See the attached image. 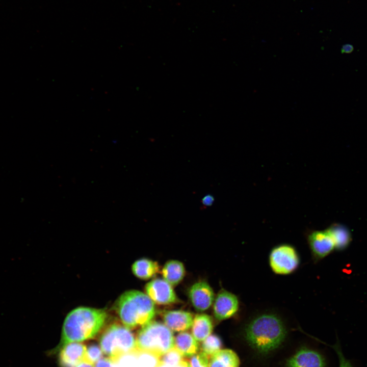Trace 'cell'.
<instances>
[{
    "label": "cell",
    "mask_w": 367,
    "mask_h": 367,
    "mask_svg": "<svg viewBox=\"0 0 367 367\" xmlns=\"http://www.w3.org/2000/svg\"><path fill=\"white\" fill-rule=\"evenodd\" d=\"M252 314L244 326V338L257 353L268 354L278 348L286 337L284 320L273 309L258 310Z\"/></svg>",
    "instance_id": "6da1fadb"
},
{
    "label": "cell",
    "mask_w": 367,
    "mask_h": 367,
    "mask_svg": "<svg viewBox=\"0 0 367 367\" xmlns=\"http://www.w3.org/2000/svg\"><path fill=\"white\" fill-rule=\"evenodd\" d=\"M107 319V313L102 309L79 307L73 309L64 321L60 348L70 343L94 337L104 326Z\"/></svg>",
    "instance_id": "7a4b0ae2"
},
{
    "label": "cell",
    "mask_w": 367,
    "mask_h": 367,
    "mask_svg": "<svg viewBox=\"0 0 367 367\" xmlns=\"http://www.w3.org/2000/svg\"><path fill=\"white\" fill-rule=\"evenodd\" d=\"M115 306L123 325L129 329L152 321L156 313L154 302L146 294L138 290L123 293Z\"/></svg>",
    "instance_id": "3957f363"
},
{
    "label": "cell",
    "mask_w": 367,
    "mask_h": 367,
    "mask_svg": "<svg viewBox=\"0 0 367 367\" xmlns=\"http://www.w3.org/2000/svg\"><path fill=\"white\" fill-rule=\"evenodd\" d=\"M136 339L137 353H147L157 359L174 347L171 330L158 321H151L142 326Z\"/></svg>",
    "instance_id": "277c9868"
},
{
    "label": "cell",
    "mask_w": 367,
    "mask_h": 367,
    "mask_svg": "<svg viewBox=\"0 0 367 367\" xmlns=\"http://www.w3.org/2000/svg\"><path fill=\"white\" fill-rule=\"evenodd\" d=\"M99 344L103 353L117 362L126 355L137 354L136 339L133 333L118 324H113L105 329Z\"/></svg>",
    "instance_id": "5b68a950"
},
{
    "label": "cell",
    "mask_w": 367,
    "mask_h": 367,
    "mask_svg": "<svg viewBox=\"0 0 367 367\" xmlns=\"http://www.w3.org/2000/svg\"><path fill=\"white\" fill-rule=\"evenodd\" d=\"M269 264L274 274L287 275L298 269L300 257L297 249L293 245L281 244L274 247L270 251Z\"/></svg>",
    "instance_id": "8992f818"
},
{
    "label": "cell",
    "mask_w": 367,
    "mask_h": 367,
    "mask_svg": "<svg viewBox=\"0 0 367 367\" xmlns=\"http://www.w3.org/2000/svg\"><path fill=\"white\" fill-rule=\"evenodd\" d=\"M307 240L313 261L317 263L335 250L334 244L326 230H313L308 233Z\"/></svg>",
    "instance_id": "52a82bcc"
},
{
    "label": "cell",
    "mask_w": 367,
    "mask_h": 367,
    "mask_svg": "<svg viewBox=\"0 0 367 367\" xmlns=\"http://www.w3.org/2000/svg\"><path fill=\"white\" fill-rule=\"evenodd\" d=\"M146 294L155 303L170 305L178 301L172 286L164 279L155 278L147 283Z\"/></svg>",
    "instance_id": "ba28073f"
},
{
    "label": "cell",
    "mask_w": 367,
    "mask_h": 367,
    "mask_svg": "<svg viewBox=\"0 0 367 367\" xmlns=\"http://www.w3.org/2000/svg\"><path fill=\"white\" fill-rule=\"evenodd\" d=\"M213 313L218 321L229 319L236 314L240 308L238 297L234 294L222 289L214 301Z\"/></svg>",
    "instance_id": "9c48e42d"
},
{
    "label": "cell",
    "mask_w": 367,
    "mask_h": 367,
    "mask_svg": "<svg viewBox=\"0 0 367 367\" xmlns=\"http://www.w3.org/2000/svg\"><path fill=\"white\" fill-rule=\"evenodd\" d=\"M188 297L194 308L200 312L208 309L215 299L213 290L205 281L194 283L188 290Z\"/></svg>",
    "instance_id": "30bf717a"
},
{
    "label": "cell",
    "mask_w": 367,
    "mask_h": 367,
    "mask_svg": "<svg viewBox=\"0 0 367 367\" xmlns=\"http://www.w3.org/2000/svg\"><path fill=\"white\" fill-rule=\"evenodd\" d=\"M58 361L60 367H76L85 360L87 346L80 342L67 344L60 348Z\"/></svg>",
    "instance_id": "8fae6325"
},
{
    "label": "cell",
    "mask_w": 367,
    "mask_h": 367,
    "mask_svg": "<svg viewBox=\"0 0 367 367\" xmlns=\"http://www.w3.org/2000/svg\"><path fill=\"white\" fill-rule=\"evenodd\" d=\"M286 367H325V361L319 352L307 348L297 351L289 358Z\"/></svg>",
    "instance_id": "7c38bea8"
},
{
    "label": "cell",
    "mask_w": 367,
    "mask_h": 367,
    "mask_svg": "<svg viewBox=\"0 0 367 367\" xmlns=\"http://www.w3.org/2000/svg\"><path fill=\"white\" fill-rule=\"evenodd\" d=\"M164 324L171 330L183 332L192 325L193 317L189 311L182 310H167L163 312Z\"/></svg>",
    "instance_id": "4fadbf2b"
},
{
    "label": "cell",
    "mask_w": 367,
    "mask_h": 367,
    "mask_svg": "<svg viewBox=\"0 0 367 367\" xmlns=\"http://www.w3.org/2000/svg\"><path fill=\"white\" fill-rule=\"evenodd\" d=\"M191 327L192 335L195 339L198 342L203 341L213 331L212 319L206 314H198L194 318Z\"/></svg>",
    "instance_id": "5bb4252c"
},
{
    "label": "cell",
    "mask_w": 367,
    "mask_h": 367,
    "mask_svg": "<svg viewBox=\"0 0 367 367\" xmlns=\"http://www.w3.org/2000/svg\"><path fill=\"white\" fill-rule=\"evenodd\" d=\"M160 267L157 261L142 258L135 261L132 266L134 275L142 280L154 277L159 272Z\"/></svg>",
    "instance_id": "9a60e30c"
},
{
    "label": "cell",
    "mask_w": 367,
    "mask_h": 367,
    "mask_svg": "<svg viewBox=\"0 0 367 367\" xmlns=\"http://www.w3.org/2000/svg\"><path fill=\"white\" fill-rule=\"evenodd\" d=\"M240 361L237 353L232 350H220L211 356L209 367H239Z\"/></svg>",
    "instance_id": "2e32d148"
},
{
    "label": "cell",
    "mask_w": 367,
    "mask_h": 367,
    "mask_svg": "<svg viewBox=\"0 0 367 367\" xmlns=\"http://www.w3.org/2000/svg\"><path fill=\"white\" fill-rule=\"evenodd\" d=\"M164 279L172 286L177 285L183 279L185 275V268L183 264L177 260L167 261L162 270Z\"/></svg>",
    "instance_id": "e0dca14e"
},
{
    "label": "cell",
    "mask_w": 367,
    "mask_h": 367,
    "mask_svg": "<svg viewBox=\"0 0 367 367\" xmlns=\"http://www.w3.org/2000/svg\"><path fill=\"white\" fill-rule=\"evenodd\" d=\"M326 230L329 234L334 244L335 250L343 251L346 249L351 242L349 230L343 225L333 224Z\"/></svg>",
    "instance_id": "ac0fdd59"
},
{
    "label": "cell",
    "mask_w": 367,
    "mask_h": 367,
    "mask_svg": "<svg viewBox=\"0 0 367 367\" xmlns=\"http://www.w3.org/2000/svg\"><path fill=\"white\" fill-rule=\"evenodd\" d=\"M174 347L183 356L191 357L197 352L199 345L192 334L188 332H181L174 339Z\"/></svg>",
    "instance_id": "d6986e66"
},
{
    "label": "cell",
    "mask_w": 367,
    "mask_h": 367,
    "mask_svg": "<svg viewBox=\"0 0 367 367\" xmlns=\"http://www.w3.org/2000/svg\"><path fill=\"white\" fill-rule=\"evenodd\" d=\"M222 342L220 337L215 334H211L202 342L201 351L208 356H211L221 349Z\"/></svg>",
    "instance_id": "ffe728a7"
},
{
    "label": "cell",
    "mask_w": 367,
    "mask_h": 367,
    "mask_svg": "<svg viewBox=\"0 0 367 367\" xmlns=\"http://www.w3.org/2000/svg\"><path fill=\"white\" fill-rule=\"evenodd\" d=\"M182 357L179 351L174 347L158 359L157 364L167 367H174L182 360Z\"/></svg>",
    "instance_id": "44dd1931"
},
{
    "label": "cell",
    "mask_w": 367,
    "mask_h": 367,
    "mask_svg": "<svg viewBox=\"0 0 367 367\" xmlns=\"http://www.w3.org/2000/svg\"><path fill=\"white\" fill-rule=\"evenodd\" d=\"M102 351L99 346L96 344H92L87 347L85 360L93 364L102 358Z\"/></svg>",
    "instance_id": "7402d4cb"
},
{
    "label": "cell",
    "mask_w": 367,
    "mask_h": 367,
    "mask_svg": "<svg viewBox=\"0 0 367 367\" xmlns=\"http://www.w3.org/2000/svg\"><path fill=\"white\" fill-rule=\"evenodd\" d=\"M209 362L208 356L202 351L190 357L191 367H209Z\"/></svg>",
    "instance_id": "603a6c76"
},
{
    "label": "cell",
    "mask_w": 367,
    "mask_h": 367,
    "mask_svg": "<svg viewBox=\"0 0 367 367\" xmlns=\"http://www.w3.org/2000/svg\"><path fill=\"white\" fill-rule=\"evenodd\" d=\"M335 351L339 360V367H353L351 362L344 355L339 344L337 342L332 347Z\"/></svg>",
    "instance_id": "cb8c5ba5"
},
{
    "label": "cell",
    "mask_w": 367,
    "mask_h": 367,
    "mask_svg": "<svg viewBox=\"0 0 367 367\" xmlns=\"http://www.w3.org/2000/svg\"><path fill=\"white\" fill-rule=\"evenodd\" d=\"M94 367H118L117 362L109 357L101 358L94 363Z\"/></svg>",
    "instance_id": "d4e9b609"
},
{
    "label": "cell",
    "mask_w": 367,
    "mask_h": 367,
    "mask_svg": "<svg viewBox=\"0 0 367 367\" xmlns=\"http://www.w3.org/2000/svg\"><path fill=\"white\" fill-rule=\"evenodd\" d=\"M214 200V197L212 195L208 194L202 198L201 202L203 205L209 206L213 204Z\"/></svg>",
    "instance_id": "484cf974"
},
{
    "label": "cell",
    "mask_w": 367,
    "mask_h": 367,
    "mask_svg": "<svg viewBox=\"0 0 367 367\" xmlns=\"http://www.w3.org/2000/svg\"><path fill=\"white\" fill-rule=\"evenodd\" d=\"M354 50V47L352 45L350 44H346L344 45L341 49L342 53L349 54L352 53Z\"/></svg>",
    "instance_id": "4316f807"
},
{
    "label": "cell",
    "mask_w": 367,
    "mask_h": 367,
    "mask_svg": "<svg viewBox=\"0 0 367 367\" xmlns=\"http://www.w3.org/2000/svg\"><path fill=\"white\" fill-rule=\"evenodd\" d=\"M76 367H94V364L86 360L78 363Z\"/></svg>",
    "instance_id": "83f0119b"
},
{
    "label": "cell",
    "mask_w": 367,
    "mask_h": 367,
    "mask_svg": "<svg viewBox=\"0 0 367 367\" xmlns=\"http://www.w3.org/2000/svg\"><path fill=\"white\" fill-rule=\"evenodd\" d=\"M174 367H191L189 363L184 360H181L177 365Z\"/></svg>",
    "instance_id": "f1b7e54d"
}]
</instances>
